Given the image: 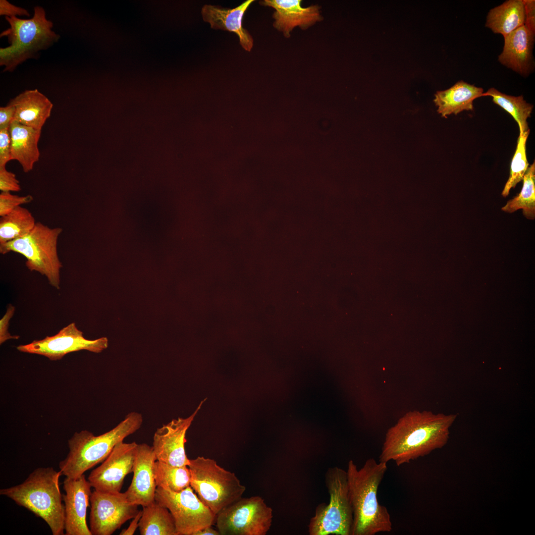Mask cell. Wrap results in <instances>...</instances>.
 I'll list each match as a JSON object with an SVG mask.
<instances>
[{
    "instance_id": "obj_1",
    "label": "cell",
    "mask_w": 535,
    "mask_h": 535,
    "mask_svg": "<svg viewBox=\"0 0 535 535\" xmlns=\"http://www.w3.org/2000/svg\"><path fill=\"white\" fill-rule=\"evenodd\" d=\"M456 418V414L428 411L406 413L388 429L379 461H393L399 466L442 448Z\"/></svg>"
},
{
    "instance_id": "obj_2",
    "label": "cell",
    "mask_w": 535,
    "mask_h": 535,
    "mask_svg": "<svg viewBox=\"0 0 535 535\" xmlns=\"http://www.w3.org/2000/svg\"><path fill=\"white\" fill-rule=\"evenodd\" d=\"M387 463L368 459L360 469L348 462L347 476L349 497L353 511L351 535H374L392 529L387 509L377 500L378 487L387 470Z\"/></svg>"
},
{
    "instance_id": "obj_3",
    "label": "cell",
    "mask_w": 535,
    "mask_h": 535,
    "mask_svg": "<svg viewBox=\"0 0 535 535\" xmlns=\"http://www.w3.org/2000/svg\"><path fill=\"white\" fill-rule=\"evenodd\" d=\"M60 472L53 467L34 470L21 483L2 488L0 494L42 518L53 535H63L64 505L59 485Z\"/></svg>"
},
{
    "instance_id": "obj_4",
    "label": "cell",
    "mask_w": 535,
    "mask_h": 535,
    "mask_svg": "<svg viewBox=\"0 0 535 535\" xmlns=\"http://www.w3.org/2000/svg\"><path fill=\"white\" fill-rule=\"evenodd\" d=\"M141 414L132 412L110 430L96 436L87 430L75 432L68 440L69 452L59 463L61 475L77 478L104 461L113 448L133 434L143 423Z\"/></svg>"
},
{
    "instance_id": "obj_5",
    "label": "cell",
    "mask_w": 535,
    "mask_h": 535,
    "mask_svg": "<svg viewBox=\"0 0 535 535\" xmlns=\"http://www.w3.org/2000/svg\"><path fill=\"white\" fill-rule=\"evenodd\" d=\"M9 27L0 37L7 38L9 46L0 49V65L4 71H12L25 60L34 58L38 52L56 42L59 35L52 30L53 22L46 17L45 9L36 6L30 19L5 17Z\"/></svg>"
},
{
    "instance_id": "obj_6",
    "label": "cell",
    "mask_w": 535,
    "mask_h": 535,
    "mask_svg": "<svg viewBox=\"0 0 535 535\" xmlns=\"http://www.w3.org/2000/svg\"><path fill=\"white\" fill-rule=\"evenodd\" d=\"M62 229L50 228L38 222L25 236L0 245L2 255L13 252L23 255L30 271L45 276L50 284L60 288V270L62 265L57 252V242Z\"/></svg>"
},
{
    "instance_id": "obj_7",
    "label": "cell",
    "mask_w": 535,
    "mask_h": 535,
    "mask_svg": "<svg viewBox=\"0 0 535 535\" xmlns=\"http://www.w3.org/2000/svg\"><path fill=\"white\" fill-rule=\"evenodd\" d=\"M190 486L200 500L216 515L239 499L246 490L234 473L209 458L190 459Z\"/></svg>"
},
{
    "instance_id": "obj_8",
    "label": "cell",
    "mask_w": 535,
    "mask_h": 535,
    "mask_svg": "<svg viewBox=\"0 0 535 535\" xmlns=\"http://www.w3.org/2000/svg\"><path fill=\"white\" fill-rule=\"evenodd\" d=\"M325 480L329 494L328 504L317 506L309 524L310 535H351L353 517L346 471L337 467L327 471Z\"/></svg>"
},
{
    "instance_id": "obj_9",
    "label": "cell",
    "mask_w": 535,
    "mask_h": 535,
    "mask_svg": "<svg viewBox=\"0 0 535 535\" xmlns=\"http://www.w3.org/2000/svg\"><path fill=\"white\" fill-rule=\"evenodd\" d=\"M272 509L259 496L240 498L216 515L220 535H266L272 521Z\"/></svg>"
},
{
    "instance_id": "obj_10",
    "label": "cell",
    "mask_w": 535,
    "mask_h": 535,
    "mask_svg": "<svg viewBox=\"0 0 535 535\" xmlns=\"http://www.w3.org/2000/svg\"><path fill=\"white\" fill-rule=\"evenodd\" d=\"M155 501L171 513L176 535H193L215 522L216 515L200 500L190 485L179 492L157 487Z\"/></svg>"
},
{
    "instance_id": "obj_11",
    "label": "cell",
    "mask_w": 535,
    "mask_h": 535,
    "mask_svg": "<svg viewBox=\"0 0 535 535\" xmlns=\"http://www.w3.org/2000/svg\"><path fill=\"white\" fill-rule=\"evenodd\" d=\"M107 347V337L87 339L84 337L83 332L77 328L75 323L71 322L53 336H47L27 344L20 345L16 349L21 352L39 355L51 361H57L70 353L87 350L99 353Z\"/></svg>"
},
{
    "instance_id": "obj_12",
    "label": "cell",
    "mask_w": 535,
    "mask_h": 535,
    "mask_svg": "<svg viewBox=\"0 0 535 535\" xmlns=\"http://www.w3.org/2000/svg\"><path fill=\"white\" fill-rule=\"evenodd\" d=\"M90 530L92 535H111L138 513V505L130 503L124 492L94 490L90 497Z\"/></svg>"
},
{
    "instance_id": "obj_13",
    "label": "cell",
    "mask_w": 535,
    "mask_h": 535,
    "mask_svg": "<svg viewBox=\"0 0 535 535\" xmlns=\"http://www.w3.org/2000/svg\"><path fill=\"white\" fill-rule=\"evenodd\" d=\"M136 442L118 443L102 464L88 477L94 490L108 493L120 492L126 476L133 472L137 451Z\"/></svg>"
},
{
    "instance_id": "obj_14",
    "label": "cell",
    "mask_w": 535,
    "mask_h": 535,
    "mask_svg": "<svg viewBox=\"0 0 535 535\" xmlns=\"http://www.w3.org/2000/svg\"><path fill=\"white\" fill-rule=\"evenodd\" d=\"M205 399L189 417L172 420L157 429L153 436L152 447L157 461L174 466H188L185 448L186 434Z\"/></svg>"
},
{
    "instance_id": "obj_15",
    "label": "cell",
    "mask_w": 535,
    "mask_h": 535,
    "mask_svg": "<svg viewBox=\"0 0 535 535\" xmlns=\"http://www.w3.org/2000/svg\"><path fill=\"white\" fill-rule=\"evenodd\" d=\"M92 486L84 475L63 481L64 531L66 535H92L86 520Z\"/></svg>"
},
{
    "instance_id": "obj_16",
    "label": "cell",
    "mask_w": 535,
    "mask_h": 535,
    "mask_svg": "<svg viewBox=\"0 0 535 535\" xmlns=\"http://www.w3.org/2000/svg\"><path fill=\"white\" fill-rule=\"evenodd\" d=\"M157 459L152 446L138 444L130 485L124 492L131 504L142 507L155 501L157 485L154 465Z\"/></svg>"
},
{
    "instance_id": "obj_17",
    "label": "cell",
    "mask_w": 535,
    "mask_h": 535,
    "mask_svg": "<svg viewBox=\"0 0 535 535\" xmlns=\"http://www.w3.org/2000/svg\"><path fill=\"white\" fill-rule=\"evenodd\" d=\"M301 0H264L261 4L275 9L272 17L273 27L289 38L290 33L296 27L306 30L317 22L322 20L320 7L313 5L303 7Z\"/></svg>"
},
{
    "instance_id": "obj_18",
    "label": "cell",
    "mask_w": 535,
    "mask_h": 535,
    "mask_svg": "<svg viewBox=\"0 0 535 535\" xmlns=\"http://www.w3.org/2000/svg\"><path fill=\"white\" fill-rule=\"evenodd\" d=\"M535 33L524 25L504 37L503 49L498 61L522 76L528 75L534 66Z\"/></svg>"
},
{
    "instance_id": "obj_19",
    "label": "cell",
    "mask_w": 535,
    "mask_h": 535,
    "mask_svg": "<svg viewBox=\"0 0 535 535\" xmlns=\"http://www.w3.org/2000/svg\"><path fill=\"white\" fill-rule=\"evenodd\" d=\"M254 1L247 0L234 8L206 4L202 8V15L204 21L209 23L212 28L221 29L236 34L242 47L250 52L253 46V39L243 27L242 22L245 12Z\"/></svg>"
},
{
    "instance_id": "obj_20",
    "label": "cell",
    "mask_w": 535,
    "mask_h": 535,
    "mask_svg": "<svg viewBox=\"0 0 535 535\" xmlns=\"http://www.w3.org/2000/svg\"><path fill=\"white\" fill-rule=\"evenodd\" d=\"M9 104L15 108L14 120L40 130L50 117L53 107L51 101L37 89L24 91Z\"/></svg>"
},
{
    "instance_id": "obj_21",
    "label": "cell",
    "mask_w": 535,
    "mask_h": 535,
    "mask_svg": "<svg viewBox=\"0 0 535 535\" xmlns=\"http://www.w3.org/2000/svg\"><path fill=\"white\" fill-rule=\"evenodd\" d=\"M41 131L15 120L10 125L11 160L18 161L25 173L32 170L39 160L38 142Z\"/></svg>"
},
{
    "instance_id": "obj_22",
    "label": "cell",
    "mask_w": 535,
    "mask_h": 535,
    "mask_svg": "<svg viewBox=\"0 0 535 535\" xmlns=\"http://www.w3.org/2000/svg\"><path fill=\"white\" fill-rule=\"evenodd\" d=\"M483 93L482 88L461 80L448 89L437 91L433 101L437 107V112L447 118L464 110H473L474 101L482 97Z\"/></svg>"
},
{
    "instance_id": "obj_23",
    "label": "cell",
    "mask_w": 535,
    "mask_h": 535,
    "mask_svg": "<svg viewBox=\"0 0 535 535\" xmlns=\"http://www.w3.org/2000/svg\"><path fill=\"white\" fill-rule=\"evenodd\" d=\"M523 0H508L490 9L485 26L505 37L525 24Z\"/></svg>"
},
{
    "instance_id": "obj_24",
    "label": "cell",
    "mask_w": 535,
    "mask_h": 535,
    "mask_svg": "<svg viewBox=\"0 0 535 535\" xmlns=\"http://www.w3.org/2000/svg\"><path fill=\"white\" fill-rule=\"evenodd\" d=\"M139 530L141 535H176L171 513L156 501L143 507Z\"/></svg>"
},
{
    "instance_id": "obj_25",
    "label": "cell",
    "mask_w": 535,
    "mask_h": 535,
    "mask_svg": "<svg viewBox=\"0 0 535 535\" xmlns=\"http://www.w3.org/2000/svg\"><path fill=\"white\" fill-rule=\"evenodd\" d=\"M0 217V245L25 236L36 224L31 213L21 206Z\"/></svg>"
},
{
    "instance_id": "obj_26",
    "label": "cell",
    "mask_w": 535,
    "mask_h": 535,
    "mask_svg": "<svg viewBox=\"0 0 535 535\" xmlns=\"http://www.w3.org/2000/svg\"><path fill=\"white\" fill-rule=\"evenodd\" d=\"M483 96L492 97L493 103L511 114L518 123L520 132L530 130L527 119L530 117L534 106L524 100L523 96L508 95L491 88L482 94Z\"/></svg>"
},
{
    "instance_id": "obj_27",
    "label": "cell",
    "mask_w": 535,
    "mask_h": 535,
    "mask_svg": "<svg viewBox=\"0 0 535 535\" xmlns=\"http://www.w3.org/2000/svg\"><path fill=\"white\" fill-rule=\"evenodd\" d=\"M523 181L521 192L514 198L509 200L501 210L512 213L522 209L523 214L527 218L534 219L535 217V161L529 166L524 175Z\"/></svg>"
},
{
    "instance_id": "obj_28",
    "label": "cell",
    "mask_w": 535,
    "mask_h": 535,
    "mask_svg": "<svg viewBox=\"0 0 535 535\" xmlns=\"http://www.w3.org/2000/svg\"><path fill=\"white\" fill-rule=\"evenodd\" d=\"M154 475L157 487L179 492L190 485L191 475L188 466H174L156 461Z\"/></svg>"
},
{
    "instance_id": "obj_29",
    "label": "cell",
    "mask_w": 535,
    "mask_h": 535,
    "mask_svg": "<svg viewBox=\"0 0 535 535\" xmlns=\"http://www.w3.org/2000/svg\"><path fill=\"white\" fill-rule=\"evenodd\" d=\"M529 134L530 130L524 133L520 132L511 163L509 177L501 193L504 197L509 195L511 188H515L517 183L523 180L529 166L526 155V143Z\"/></svg>"
},
{
    "instance_id": "obj_30",
    "label": "cell",
    "mask_w": 535,
    "mask_h": 535,
    "mask_svg": "<svg viewBox=\"0 0 535 535\" xmlns=\"http://www.w3.org/2000/svg\"><path fill=\"white\" fill-rule=\"evenodd\" d=\"M33 200V197L30 195L19 196L9 192H1L0 194V216L9 214L16 207L29 203Z\"/></svg>"
},
{
    "instance_id": "obj_31",
    "label": "cell",
    "mask_w": 535,
    "mask_h": 535,
    "mask_svg": "<svg viewBox=\"0 0 535 535\" xmlns=\"http://www.w3.org/2000/svg\"><path fill=\"white\" fill-rule=\"evenodd\" d=\"M0 190L1 192H18L21 190L15 174L8 171L6 167H0Z\"/></svg>"
},
{
    "instance_id": "obj_32",
    "label": "cell",
    "mask_w": 535,
    "mask_h": 535,
    "mask_svg": "<svg viewBox=\"0 0 535 535\" xmlns=\"http://www.w3.org/2000/svg\"><path fill=\"white\" fill-rule=\"evenodd\" d=\"M11 160L9 128L0 129V167H6Z\"/></svg>"
},
{
    "instance_id": "obj_33",
    "label": "cell",
    "mask_w": 535,
    "mask_h": 535,
    "mask_svg": "<svg viewBox=\"0 0 535 535\" xmlns=\"http://www.w3.org/2000/svg\"><path fill=\"white\" fill-rule=\"evenodd\" d=\"M15 311V307L9 304L5 314L0 320V344L9 339H17L19 338L18 335H11L8 330L9 321L13 316Z\"/></svg>"
},
{
    "instance_id": "obj_34",
    "label": "cell",
    "mask_w": 535,
    "mask_h": 535,
    "mask_svg": "<svg viewBox=\"0 0 535 535\" xmlns=\"http://www.w3.org/2000/svg\"><path fill=\"white\" fill-rule=\"evenodd\" d=\"M0 15L5 17L29 16V13L26 9L14 5L6 0H0Z\"/></svg>"
},
{
    "instance_id": "obj_35",
    "label": "cell",
    "mask_w": 535,
    "mask_h": 535,
    "mask_svg": "<svg viewBox=\"0 0 535 535\" xmlns=\"http://www.w3.org/2000/svg\"><path fill=\"white\" fill-rule=\"evenodd\" d=\"M525 8V24L531 31L535 33V1L523 0Z\"/></svg>"
},
{
    "instance_id": "obj_36",
    "label": "cell",
    "mask_w": 535,
    "mask_h": 535,
    "mask_svg": "<svg viewBox=\"0 0 535 535\" xmlns=\"http://www.w3.org/2000/svg\"><path fill=\"white\" fill-rule=\"evenodd\" d=\"M15 114V107L10 104L0 107V129L9 128L14 120Z\"/></svg>"
},
{
    "instance_id": "obj_37",
    "label": "cell",
    "mask_w": 535,
    "mask_h": 535,
    "mask_svg": "<svg viewBox=\"0 0 535 535\" xmlns=\"http://www.w3.org/2000/svg\"><path fill=\"white\" fill-rule=\"evenodd\" d=\"M142 515V510H139L138 514L133 518L129 526L125 529L123 530L120 535H133L139 528V523Z\"/></svg>"
},
{
    "instance_id": "obj_38",
    "label": "cell",
    "mask_w": 535,
    "mask_h": 535,
    "mask_svg": "<svg viewBox=\"0 0 535 535\" xmlns=\"http://www.w3.org/2000/svg\"><path fill=\"white\" fill-rule=\"evenodd\" d=\"M193 535H220V534L217 530L209 526L196 532Z\"/></svg>"
}]
</instances>
